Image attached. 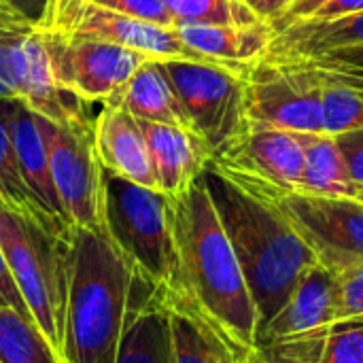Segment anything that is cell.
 <instances>
[{
	"label": "cell",
	"mask_w": 363,
	"mask_h": 363,
	"mask_svg": "<svg viewBox=\"0 0 363 363\" xmlns=\"http://www.w3.org/2000/svg\"><path fill=\"white\" fill-rule=\"evenodd\" d=\"M117 363H170L168 308L160 291L132 323Z\"/></svg>",
	"instance_id": "cell-22"
},
{
	"label": "cell",
	"mask_w": 363,
	"mask_h": 363,
	"mask_svg": "<svg viewBox=\"0 0 363 363\" xmlns=\"http://www.w3.org/2000/svg\"><path fill=\"white\" fill-rule=\"evenodd\" d=\"M68 38H91V40H106L132 51H140L153 60H196V62H211L189 49L177 28L157 26L151 21L134 19L121 13H113L108 9L96 6L91 2H83L66 17H62L51 30Z\"/></svg>",
	"instance_id": "cell-13"
},
{
	"label": "cell",
	"mask_w": 363,
	"mask_h": 363,
	"mask_svg": "<svg viewBox=\"0 0 363 363\" xmlns=\"http://www.w3.org/2000/svg\"><path fill=\"white\" fill-rule=\"evenodd\" d=\"M0 363H66L34 319L0 308Z\"/></svg>",
	"instance_id": "cell-23"
},
{
	"label": "cell",
	"mask_w": 363,
	"mask_h": 363,
	"mask_svg": "<svg viewBox=\"0 0 363 363\" xmlns=\"http://www.w3.org/2000/svg\"><path fill=\"white\" fill-rule=\"evenodd\" d=\"M0 308H15L19 313L30 315L23 300H21V294H19V289H17V285L13 281V274L9 270V264L4 259L2 249H0Z\"/></svg>",
	"instance_id": "cell-32"
},
{
	"label": "cell",
	"mask_w": 363,
	"mask_h": 363,
	"mask_svg": "<svg viewBox=\"0 0 363 363\" xmlns=\"http://www.w3.org/2000/svg\"><path fill=\"white\" fill-rule=\"evenodd\" d=\"M321 363H363V321L334 323Z\"/></svg>",
	"instance_id": "cell-29"
},
{
	"label": "cell",
	"mask_w": 363,
	"mask_h": 363,
	"mask_svg": "<svg viewBox=\"0 0 363 363\" xmlns=\"http://www.w3.org/2000/svg\"><path fill=\"white\" fill-rule=\"evenodd\" d=\"M334 323V277L317 264L259 328L247 363H321Z\"/></svg>",
	"instance_id": "cell-7"
},
{
	"label": "cell",
	"mask_w": 363,
	"mask_h": 363,
	"mask_svg": "<svg viewBox=\"0 0 363 363\" xmlns=\"http://www.w3.org/2000/svg\"><path fill=\"white\" fill-rule=\"evenodd\" d=\"M36 30L6 0H0V100H17L26 43Z\"/></svg>",
	"instance_id": "cell-24"
},
{
	"label": "cell",
	"mask_w": 363,
	"mask_h": 363,
	"mask_svg": "<svg viewBox=\"0 0 363 363\" xmlns=\"http://www.w3.org/2000/svg\"><path fill=\"white\" fill-rule=\"evenodd\" d=\"M43 34L57 85L81 102H106L145 62L153 60L106 40L68 38L45 30Z\"/></svg>",
	"instance_id": "cell-9"
},
{
	"label": "cell",
	"mask_w": 363,
	"mask_h": 363,
	"mask_svg": "<svg viewBox=\"0 0 363 363\" xmlns=\"http://www.w3.org/2000/svg\"><path fill=\"white\" fill-rule=\"evenodd\" d=\"M336 140L347 160V166H349L353 183L357 185V191H363V128L349 134H340L336 136Z\"/></svg>",
	"instance_id": "cell-31"
},
{
	"label": "cell",
	"mask_w": 363,
	"mask_h": 363,
	"mask_svg": "<svg viewBox=\"0 0 363 363\" xmlns=\"http://www.w3.org/2000/svg\"><path fill=\"white\" fill-rule=\"evenodd\" d=\"M291 2H296V0H287V6H289V4H291Z\"/></svg>",
	"instance_id": "cell-38"
},
{
	"label": "cell",
	"mask_w": 363,
	"mask_h": 363,
	"mask_svg": "<svg viewBox=\"0 0 363 363\" xmlns=\"http://www.w3.org/2000/svg\"><path fill=\"white\" fill-rule=\"evenodd\" d=\"M106 102H113L128 111L132 117L140 121H153V123H166L191 130V123L170 87L166 74L160 68V60L145 62L130 81ZM194 132V130H191Z\"/></svg>",
	"instance_id": "cell-19"
},
{
	"label": "cell",
	"mask_w": 363,
	"mask_h": 363,
	"mask_svg": "<svg viewBox=\"0 0 363 363\" xmlns=\"http://www.w3.org/2000/svg\"><path fill=\"white\" fill-rule=\"evenodd\" d=\"M140 128L147 140L155 187L162 194L168 198L179 196L202 177L211 162V151L196 132L153 121H140Z\"/></svg>",
	"instance_id": "cell-15"
},
{
	"label": "cell",
	"mask_w": 363,
	"mask_h": 363,
	"mask_svg": "<svg viewBox=\"0 0 363 363\" xmlns=\"http://www.w3.org/2000/svg\"><path fill=\"white\" fill-rule=\"evenodd\" d=\"M262 21L274 26L287 11V0H242Z\"/></svg>",
	"instance_id": "cell-35"
},
{
	"label": "cell",
	"mask_w": 363,
	"mask_h": 363,
	"mask_svg": "<svg viewBox=\"0 0 363 363\" xmlns=\"http://www.w3.org/2000/svg\"><path fill=\"white\" fill-rule=\"evenodd\" d=\"M83 2H87V0H51L49 13H47V19H45V26H43L40 30H51L62 17H66L70 11H74V9L81 6Z\"/></svg>",
	"instance_id": "cell-36"
},
{
	"label": "cell",
	"mask_w": 363,
	"mask_h": 363,
	"mask_svg": "<svg viewBox=\"0 0 363 363\" xmlns=\"http://www.w3.org/2000/svg\"><path fill=\"white\" fill-rule=\"evenodd\" d=\"M104 234L166 296L174 283V240L168 196L102 168Z\"/></svg>",
	"instance_id": "cell-5"
},
{
	"label": "cell",
	"mask_w": 363,
	"mask_h": 363,
	"mask_svg": "<svg viewBox=\"0 0 363 363\" xmlns=\"http://www.w3.org/2000/svg\"><path fill=\"white\" fill-rule=\"evenodd\" d=\"M181 40L211 62L253 66L262 62L272 43L274 30L268 21L251 26H198L177 23Z\"/></svg>",
	"instance_id": "cell-17"
},
{
	"label": "cell",
	"mask_w": 363,
	"mask_h": 363,
	"mask_svg": "<svg viewBox=\"0 0 363 363\" xmlns=\"http://www.w3.org/2000/svg\"><path fill=\"white\" fill-rule=\"evenodd\" d=\"M70 232H57L36 217L0 204V249L13 281L30 317L62 357L70 283Z\"/></svg>",
	"instance_id": "cell-4"
},
{
	"label": "cell",
	"mask_w": 363,
	"mask_h": 363,
	"mask_svg": "<svg viewBox=\"0 0 363 363\" xmlns=\"http://www.w3.org/2000/svg\"><path fill=\"white\" fill-rule=\"evenodd\" d=\"M177 23L251 26L262 21L242 0H164Z\"/></svg>",
	"instance_id": "cell-26"
},
{
	"label": "cell",
	"mask_w": 363,
	"mask_h": 363,
	"mask_svg": "<svg viewBox=\"0 0 363 363\" xmlns=\"http://www.w3.org/2000/svg\"><path fill=\"white\" fill-rule=\"evenodd\" d=\"M319 81V79H317ZM321 83L323 130L330 136L349 134L363 128V94L338 83Z\"/></svg>",
	"instance_id": "cell-27"
},
{
	"label": "cell",
	"mask_w": 363,
	"mask_h": 363,
	"mask_svg": "<svg viewBox=\"0 0 363 363\" xmlns=\"http://www.w3.org/2000/svg\"><path fill=\"white\" fill-rule=\"evenodd\" d=\"M211 162L249 177L279 194H291L298 191L302 177V132L249 119L240 138L221 157Z\"/></svg>",
	"instance_id": "cell-12"
},
{
	"label": "cell",
	"mask_w": 363,
	"mask_h": 363,
	"mask_svg": "<svg viewBox=\"0 0 363 363\" xmlns=\"http://www.w3.org/2000/svg\"><path fill=\"white\" fill-rule=\"evenodd\" d=\"M96 6L108 9L113 13H121L134 19L151 21L157 26L174 28V17L166 9L164 0H87Z\"/></svg>",
	"instance_id": "cell-30"
},
{
	"label": "cell",
	"mask_w": 363,
	"mask_h": 363,
	"mask_svg": "<svg viewBox=\"0 0 363 363\" xmlns=\"http://www.w3.org/2000/svg\"><path fill=\"white\" fill-rule=\"evenodd\" d=\"M247 113L277 128L323 134L321 83L294 66L262 60L247 77Z\"/></svg>",
	"instance_id": "cell-11"
},
{
	"label": "cell",
	"mask_w": 363,
	"mask_h": 363,
	"mask_svg": "<svg viewBox=\"0 0 363 363\" xmlns=\"http://www.w3.org/2000/svg\"><path fill=\"white\" fill-rule=\"evenodd\" d=\"M157 294L102 228H72L66 363H117L132 323Z\"/></svg>",
	"instance_id": "cell-3"
},
{
	"label": "cell",
	"mask_w": 363,
	"mask_h": 363,
	"mask_svg": "<svg viewBox=\"0 0 363 363\" xmlns=\"http://www.w3.org/2000/svg\"><path fill=\"white\" fill-rule=\"evenodd\" d=\"M9 130H11V140L15 147V155L19 162L21 177L43 211V215L62 232H70L72 225L68 223L62 204L57 200L51 172H49V160H47V149L45 140L40 134V128L36 123V115L21 104L19 100L11 102V115H9Z\"/></svg>",
	"instance_id": "cell-16"
},
{
	"label": "cell",
	"mask_w": 363,
	"mask_h": 363,
	"mask_svg": "<svg viewBox=\"0 0 363 363\" xmlns=\"http://www.w3.org/2000/svg\"><path fill=\"white\" fill-rule=\"evenodd\" d=\"M174 240V283L166 302L194 313L238 359H251L259 317L242 268L202 177L168 198Z\"/></svg>",
	"instance_id": "cell-1"
},
{
	"label": "cell",
	"mask_w": 363,
	"mask_h": 363,
	"mask_svg": "<svg viewBox=\"0 0 363 363\" xmlns=\"http://www.w3.org/2000/svg\"><path fill=\"white\" fill-rule=\"evenodd\" d=\"M94 149L104 170L157 189L140 121L121 106L104 102L94 119Z\"/></svg>",
	"instance_id": "cell-14"
},
{
	"label": "cell",
	"mask_w": 363,
	"mask_h": 363,
	"mask_svg": "<svg viewBox=\"0 0 363 363\" xmlns=\"http://www.w3.org/2000/svg\"><path fill=\"white\" fill-rule=\"evenodd\" d=\"M334 277V315L340 321H363V262Z\"/></svg>",
	"instance_id": "cell-28"
},
{
	"label": "cell",
	"mask_w": 363,
	"mask_h": 363,
	"mask_svg": "<svg viewBox=\"0 0 363 363\" xmlns=\"http://www.w3.org/2000/svg\"><path fill=\"white\" fill-rule=\"evenodd\" d=\"M355 198H357V200H362V202H363V191H357V196H355Z\"/></svg>",
	"instance_id": "cell-37"
},
{
	"label": "cell",
	"mask_w": 363,
	"mask_h": 363,
	"mask_svg": "<svg viewBox=\"0 0 363 363\" xmlns=\"http://www.w3.org/2000/svg\"><path fill=\"white\" fill-rule=\"evenodd\" d=\"M202 181L234 247L262 328L317 266V257L283 211L279 191L213 162Z\"/></svg>",
	"instance_id": "cell-2"
},
{
	"label": "cell",
	"mask_w": 363,
	"mask_h": 363,
	"mask_svg": "<svg viewBox=\"0 0 363 363\" xmlns=\"http://www.w3.org/2000/svg\"><path fill=\"white\" fill-rule=\"evenodd\" d=\"M170 363H238L234 353L187 308L166 302Z\"/></svg>",
	"instance_id": "cell-21"
},
{
	"label": "cell",
	"mask_w": 363,
	"mask_h": 363,
	"mask_svg": "<svg viewBox=\"0 0 363 363\" xmlns=\"http://www.w3.org/2000/svg\"><path fill=\"white\" fill-rule=\"evenodd\" d=\"M11 102L13 100H0V204H4L11 211L21 213V215L36 217V219L49 223L51 228H55L43 215V211L34 202V198H32L23 177H21L19 162L15 155V147L11 140V130H9ZM57 232H62V230H57ZM64 234H68V232H64Z\"/></svg>",
	"instance_id": "cell-25"
},
{
	"label": "cell",
	"mask_w": 363,
	"mask_h": 363,
	"mask_svg": "<svg viewBox=\"0 0 363 363\" xmlns=\"http://www.w3.org/2000/svg\"><path fill=\"white\" fill-rule=\"evenodd\" d=\"M36 123L68 223L72 228H102V166L94 149V123H55L40 115H36Z\"/></svg>",
	"instance_id": "cell-8"
},
{
	"label": "cell",
	"mask_w": 363,
	"mask_h": 363,
	"mask_svg": "<svg viewBox=\"0 0 363 363\" xmlns=\"http://www.w3.org/2000/svg\"><path fill=\"white\" fill-rule=\"evenodd\" d=\"M26 21H30L32 26H36L38 30L45 26L47 13H49V4L51 0H6Z\"/></svg>",
	"instance_id": "cell-34"
},
{
	"label": "cell",
	"mask_w": 363,
	"mask_h": 363,
	"mask_svg": "<svg viewBox=\"0 0 363 363\" xmlns=\"http://www.w3.org/2000/svg\"><path fill=\"white\" fill-rule=\"evenodd\" d=\"M304 164L298 191L328 198H355L357 185L351 179L347 160L338 147L336 136L302 134Z\"/></svg>",
	"instance_id": "cell-20"
},
{
	"label": "cell",
	"mask_w": 363,
	"mask_h": 363,
	"mask_svg": "<svg viewBox=\"0 0 363 363\" xmlns=\"http://www.w3.org/2000/svg\"><path fill=\"white\" fill-rule=\"evenodd\" d=\"M362 11L363 0H325L308 19L328 21V19H340V17H347V15H355V13H362Z\"/></svg>",
	"instance_id": "cell-33"
},
{
	"label": "cell",
	"mask_w": 363,
	"mask_h": 363,
	"mask_svg": "<svg viewBox=\"0 0 363 363\" xmlns=\"http://www.w3.org/2000/svg\"><path fill=\"white\" fill-rule=\"evenodd\" d=\"M279 202L328 272L363 262V202L357 198L279 194Z\"/></svg>",
	"instance_id": "cell-10"
},
{
	"label": "cell",
	"mask_w": 363,
	"mask_h": 363,
	"mask_svg": "<svg viewBox=\"0 0 363 363\" xmlns=\"http://www.w3.org/2000/svg\"><path fill=\"white\" fill-rule=\"evenodd\" d=\"M351 47H363V11L328 21L304 19L274 32L266 60L311 57Z\"/></svg>",
	"instance_id": "cell-18"
},
{
	"label": "cell",
	"mask_w": 363,
	"mask_h": 363,
	"mask_svg": "<svg viewBox=\"0 0 363 363\" xmlns=\"http://www.w3.org/2000/svg\"><path fill=\"white\" fill-rule=\"evenodd\" d=\"M253 66L160 60L162 72L174 89L191 130L208 147L211 160L221 157L247 128V77Z\"/></svg>",
	"instance_id": "cell-6"
}]
</instances>
